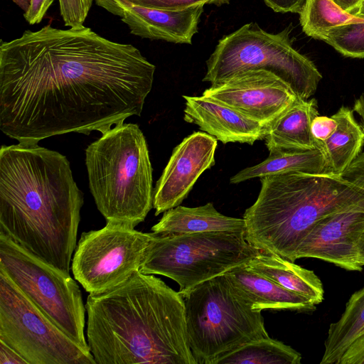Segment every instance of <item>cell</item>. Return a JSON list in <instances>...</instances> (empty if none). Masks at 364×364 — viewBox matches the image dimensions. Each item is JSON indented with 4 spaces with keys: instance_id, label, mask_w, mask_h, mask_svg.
Wrapping results in <instances>:
<instances>
[{
    "instance_id": "9",
    "label": "cell",
    "mask_w": 364,
    "mask_h": 364,
    "mask_svg": "<svg viewBox=\"0 0 364 364\" xmlns=\"http://www.w3.org/2000/svg\"><path fill=\"white\" fill-rule=\"evenodd\" d=\"M0 270L68 336L89 349L85 335V306L70 274L37 257L2 232Z\"/></svg>"
},
{
    "instance_id": "36",
    "label": "cell",
    "mask_w": 364,
    "mask_h": 364,
    "mask_svg": "<svg viewBox=\"0 0 364 364\" xmlns=\"http://www.w3.org/2000/svg\"><path fill=\"white\" fill-rule=\"evenodd\" d=\"M343 10L349 14H357L364 0H333Z\"/></svg>"
},
{
    "instance_id": "38",
    "label": "cell",
    "mask_w": 364,
    "mask_h": 364,
    "mask_svg": "<svg viewBox=\"0 0 364 364\" xmlns=\"http://www.w3.org/2000/svg\"><path fill=\"white\" fill-rule=\"evenodd\" d=\"M358 261L360 264L364 266V232L363 233L358 242Z\"/></svg>"
},
{
    "instance_id": "5",
    "label": "cell",
    "mask_w": 364,
    "mask_h": 364,
    "mask_svg": "<svg viewBox=\"0 0 364 364\" xmlns=\"http://www.w3.org/2000/svg\"><path fill=\"white\" fill-rule=\"evenodd\" d=\"M89 187L107 222L132 227L153 208L152 166L136 124L115 125L85 150Z\"/></svg>"
},
{
    "instance_id": "16",
    "label": "cell",
    "mask_w": 364,
    "mask_h": 364,
    "mask_svg": "<svg viewBox=\"0 0 364 364\" xmlns=\"http://www.w3.org/2000/svg\"><path fill=\"white\" fill-rule=\"evenodd\" d=\"M204 5L164 10L130 4L123 11L121 19L132 34L141 38L191 44L198 32Z\"/></svg>"
},
{
    "instance_id": "34",
    "label": "cell",
    "mask_w": 364,
    "mask_h": 364,
    "mask_svg": "<svg viewBox=\"0 0 364 364\" xmlns=\"http://www.w3.org/2000/svg\"><path fill=\"white\" fill-rule=\"evenodd\" d=\"M0 364H28L14 348L0 341Z\"/></svg>"
},
{
    "instance_id": "39",
    "label": "cell",
    "mask_w": 364,
    "mask_h": 364,
    "mask_svg": "<svg viewBox=\"0 0 364 364\" xmlns=\"http://www.w3.org/2000/svg\"><path fill=\"white\" fill-rule=\"evenodd\" d=\"M15 4H16L21 9L24 11L26 13L30 6L31 0H12Z\"/></svg>"
},
{
    "instance_id": "35",
    "label": "cell",
    "mask_w": 364,
    "mask_h": 364,
    "mask_svg": "<svg viewBox=\"0 0 364 364\" xmlns=\"http://www.w3.org/2000/svg\"><path fill=\"white\" fill-rule=\"evenodd\" d=\"M95 3L109 13L119 16L122 14V6L126 0H94Z\"/></svg>"
},
{
    "instance_id": "27",
    "label": "cell",
    "mask_w": 364,
    "mask_h": 364,
    "mask_svg": "<svg viewBox=\"0 0 364 364\" xmlns=\"http://www.w3.org/2000/svg\"><path fill=\"white\" fill-rule=\"evenodd\" d=\"M228 2L229 0H126L122 6L120 17L130 4L164 10H181L200 4L221 6Z\"/></svg>"
},
{
    "instance_id": "26",
    "label": "cell",
    "mask_w": 364,
    "mask_h": 364,
    "mask_svg": "<svg viewBox=\"0 0 364 364\" xmlns=\"http://www.w3.org/2000/svg\"><path fill=\"white\" fill-rule=\"evenodd\" d=\"M344 56L364 58V21L331 29L324 41Z\"/></svg>"
},
{
    "instance_id": "20",
    "label": "cell",
    "mask_w": 364,
    "mask_h": 364,
    "mask_svg": "<svg viewBox=\"0 0 364 364\" xmlns=\"http://www.w3.org/2000/svg\"><path fill=\"white\" fill-rule=\"evenodd\" d=\"M246 265L315 306L324 299L323 284L314 271L279 255L260 252Z\"/></svg>"
},
{
    "instance_id": "11",
    "label": "cell",
    "mask_w": 364,
    "mask_h": 364,
    "mask_svg": "<svg viewBox=\"0 0 364 364\" xmlns=\"http://www.w3.org/2000/svg\"><path fill=\"white\" fill-rule=\"evenodd\" d=\"M154 235L115 222H107L97 230L83 232L72 260L75 279L89 294L117 287L139 271Z\"/></svg>"
},
{
    "instance_id": "2",
    "label": "cell",
    "mask_w": 364,
    "mask_h": 364,
    "mask_svg": "<svg viewBox=\"0 0 364 364\" xmlns=\"http://www.w3.org/2000/svg\"><path fill=\"white\" fill-rule=\"evenodd\" d=\"M83 194L61 154L38 144L0 150V232L70 274Z\"/></svg>"
},
{
    "instance_id": "8",
    "label": "cell",
    "mask_w": 364,
    "mask_h": 364,
    "mask_svg": "<svg viewBox=\"0 0 364 364\" xmlns=\"http://www.w3.org/2000/svg\"><path fill=\"white\" fill-rule=\"evenodd\" d=\"M259 252L245 232L155 234L139 272L168 277L179 285V291H186L248 263Z\"/></svg>"
},
{
    "instance_id": "13",
    "label": "cell",
    "mask_w": 364,
    "mask_h": 364,
    "mask_svg": "<svg viewBox=\"0 0 364 364\" xmlns=\"http://www.w3.org/2000/svg\"><path fill=\"white\" fill-rule=\"evenodd\" d=\"M364 232V203L356 204L320 219L302 240L295 255L316 258L348 271L360 272L358 242Z\"/></svg>"
},
{
    "instance_id": "15",
    "label": "cell",
    "mask_w": 364,
    "mask_h": 364,
    "mask_svg": "<svg viewBox=\"0 0 364 364\" xmlns=\"http://www.w3.org/2000/svg\"><path fill=\"white\" fill-rule=\"evenodd\" d=\"M183 97L184 120L197 125L223 144L238 142L252 145L265 136L267 127L228 105L203 95Z\"/></svg>"
},
{
    "instance_id": "4",
    "label": "cell",
    "mask_w": 364,
    "mask_h": 364,
    "mask_svg": "<svg viewBox=\"0 0 364 364\" xmlns=\"http://www.w3.org/2000/svg\"><path fill=\"white\" fill-rule=\"evenodd\" d=\"M256 201L246 209L245 237L260 252L295 262L296 250L324 216L364 203V190L331 173L289 172L259 178Z\"/></svg>"
},
{
    "instance_id": "21",
    "label": "cell",
    "mask_w": 364,
    "mask_h": 364,
    "mask_svg": "<svg viewBox=\"0 0 364 364\" xmlns=\"http://www.w3.org/2000/svg\"><path fill=\"white\" fill-rule=\"evenodd\" d=\"M332 117L336 128L320 147L327 160L328 173L341 176L362 152L364 130L349 107L342 106Z\"/></svg>"
},
{
    "instance_id": "17",
    "label": "cell",
    "mask_w": 364,
    "mask_h": 364,
    "mask_svg": "<svg viewBox=\"0 0 364 364\" xmlns=\"http://www.w3.org/2000/svg\"><path fill=\"white\" fill-rule=\"evenodd\" d=\"M318 115L315 99H297L268 126L264 139L269 153L318 148L311 129L314 119Z\"/></svg>"
},
{
    "instance_id": "37",
    "label": "cell",
    "mask_w": 364,
    "mask_h": 364,
    "mask_svg": "<svg viewBox=\"0 0 364 364\" xmlns=\"http://www.w3.org/2000/svg\"><path fill=\"white\" fill-rule=\"evenodd\" d=\"M353 110L359 116L364 130V89L360 96L355 100Z\"/></svg>"
},
{
    "instance_id": "22",
    "label": "cell",
    "mask_w": 364,
    "mask_h": 364,
    "mask_svg": "<svg viewBox=\"0 0 364 364\" xmlns=\"http://www.w3.org/2000/svg\"><path fill=\"white\" fill-rule=\"evenodd\" d=\"M289 172L328 173L327 160L323 151L315 148L269 153L264 161L232 176L230 182L237 184L256 178Z\"/></svg>"
},
{
    "instance_id": "14",
    "label": "cell",
    "mask_w": 364,
    "mask_h": 364,
    "mask_svg": "<svg viewBox=\"0 0 364 364\" xmlns=\"http://www.w3.org/2000/svg\"><path fill=\"white\" fill-rule=\"evenodd\" d=\"M218 139L194 132L178 144L154 188L155 215L180 205L200 176L215 165Z\"/></svg>"
},
{
    "instance_id": "19",
    "label": "cell",
    "mask_w": 364,
    "mask_h": 364,
    "mask_svg": "<svg viewBox=\"0 0 364 364\" xmlns=\"http://www.w3.org/2000/svg\"><path fill=\"white\" fill-rule=\"evenodd\" d=\"M151 231L155 234L245 232V221L221 214L212 203L194 208L178 205L165 211Z\"/></svg>"
},
{
    "instance_id": "30",
    "label": "cell",
    "mask_w": 364,
    "mask_h": 364,
    "mask_svg": "<svg viewBox=\"0 0 364 364\" xmlns=\"http://www.w3.org/2000/svg\"><path fill=\"white\" fill-rule=\"evenodd\" d=\"M342 177L364 190V151L341 174Z\"/></svg>"
},
{
    "instance_id": "7",
    "label": "cell",
    "mask_w": 364,
    "mask_h": 364,
    "mask_svg": "<svg viewBox=\"0 0 364 364\" xmlns=\"http://www.w3.org/2000/svg\"><path fill=\"white\" fill-rule=\"evenodd\" d=\"M291 30L272 33L250 23L223 36L206 61L203 81L214 85L240 72L262 69L283 80L299 98L309 100L322 75L311 60L293 48Z\"/></svg>"
},
{
    "instance_id": "23",
    "label": "cell",
    "mask_w": 364,
    "mask_h": 364,
    "mask_svg": "<svg viewBox=\"0 0 364 364\" xmlns=\"http://www.w3.org/2000/svg\"><path fill=\"white\" fill-rule=\"evenodd\" d=\"M363 334L364 287L350 296L339 319L330 324L320 363L338 364L346 350Z\"/></svg>"
},
{
    "instance_id": "24",
    "label": "cell",
    "mask_w": 364,
    "mask_h": 364,
    "mask_svg": "<svg viewBox=\"0 0 364 364\" xmlns=\"http://www.w3.org/2000/svg\"><path fill=\"white\" fill-rule=\"evenodd\" d=\"M301 361L299 352L269 336L242 346L214 364H300Z\"/></svg>"
},
{
    "instance_id": "33",
    "label": "cell",
    "mask_w": 364,
    "mask_h": 364,
    "mask_svg": "<svg viewBox=\"0 0 364 364\" xmlns=\"http://www.w3.org/2000/svg\"><path fill=\"white\" fill-rule=\"evenodd\" d=\"M274 11L299 13L306 0H263Z\"/></svg>"
},
{
    "instance_id": "25",
    "label": "cell",
    "mask_w": 364,
    "mask_h": 364,
    "mask_svg": "<svg viewBox=\"0 0 364 364\" xmlns=\"http://www.w3.org/2000/svg\"><path fill=\"white\" fill-rule=\"evenodd\" d=\"M299 14L303 31L308 36L323 41L331 29L364 21V16L348 13L333 0H306Z\"/></svg>"
},
{
    "instance_id": "12",
    "label": "cell",
    "mask_w": 364,
    "mask_h": 364,
    "mask_svg": "<svg viewBox=\"0 0 364 364\" xmlns=\"http://www.w3.org/2000/svg\"><path fill=\"white\" fill-rule=\"evenodd\" d=\"M268 127L299 97L283 80L266 70L237 73L203 93Z\"/></svg>"
},
{
    "instance_id": "28",
    "label": "cell",
    "mask_w": 364,
    "mask_h": 364,
    "mask_svg": "<svg viewBox=\"0 0 364 364\" xmlns=\"http://www.w3.org/2000/svg\"><path fill=\"white\" fill-rule=\"evenodd\" d=\"M94 0H58L60 15L67 27L83 25Z\"/></svg>"
},
{
    "instance_id": "6",
    "label": "cell",
    "mask_w": 364,
    "mask_h": 364,
    "mask_svg": "<svg viewBox=\"0 0 364 364\" xmlns=\"http://www.w3.org/2000/svg\"><path fill=\"white\" fill-rule=\"evenodd\" d=\"M179 293L188 343L197 364H214L248 343L269 337L262 311L254 310L226 273Z\"/></svg>"
},
{
    "instance_id": "10",
    "label": "cell",
    "mask_w": 364,
    "mask_h": 364,
    "mask_svg": "<svg viewBox=\"0 0 364 364\" xmlns=\"http://www.w3.org/2000/svg\"><path fill=\"white\" fill-rule=\"evenodd\" d=\"M0 341L28 364H96L0 270Z\"/></svg>"
},
{
    "instance_id": "1",
    "label": "cell",
    "mask_w": 364,
    "mask_h": 364,
    "mask_svg": "<svg viewBox=\"0 0 364 364\" xmlns=\"http://www.w3.org/2000/svg\"><path fill=\"white\" fill-rule=\"evenodd\" d=\"M156 67L131 44L50 24L0 46V129L19 143L140 116Z\"/></svg>"
},
{
    "instance_id": "32",
    "label": "cell",
    "mask_w": 364,
    "mask_h": 364,
    "mask_svg": "<svg viewBox=\"0 0 364 364\" xmlns=\"http://www.w3.org/2000/svg\"><path fill=\"white\" fill-rule=\"evenodd\" d=\"M338 364H364V334L350 345Z\"/></svg>"
},
{
    "instance_id": "3",
    "label": "cell",
    "mask_w": 364,
    "mask_h": 364,
    "mask_svg": "<svg viewBox=\"0 0 364 364\" xmlns=\"http://www.w3.org/2000/svg\"><path fill=\"white\" fill-rule=\"evenodd\" d=\"M87 342L96 364H197L176 291L139 271L106 291L89 294Z\"/></svg>"
},
{
    "instance_id": "31",
    "label": "cell",
    "mask_w": 364,
    "mask_h": 364,
    "mask_svg": "<svg viewBox=\"0 0 364 364\" xmlns=\"http://www.w3.org/2000/svg\"><path fill=\"white\" fill-rule=\"evenodd\" d=\"M54 0H31L28 10L24 13V18L31 24L40 23Z\"/></svg>"
},
{
    "instance_id": "29",
    "label": "cell",
    "mask_w": 364,
    "mask_h": 364,
    "mask_svg": "<svg viewBox=\"0 0 364 364\" xmlns=\"http://www.w3.org/2000/svg\"><path fill=\"white\" fill-rule=\"evenodd\" d=\"M337 126L334 118L327 116H316L311 123V133L319 149L321 144L334 132Z\"/></svg>"
},
{
    "instance_id": "18",
    "label": "cell",
    "mask_w": 364,
    "mask_h": 364,
    "mask_svg": "<svg viewBox=\"0 0 364 364\" xmlns=\"http://www.w3.org/2000/svg\"><path fill=\"white\" fill-rule=\"evenodd\" d=\"M232 282L253 304L255 311L265 309L309 311L315 305L269 278L252 270L246 264L225 272Z\"/></svg>"
}]
</instances>
